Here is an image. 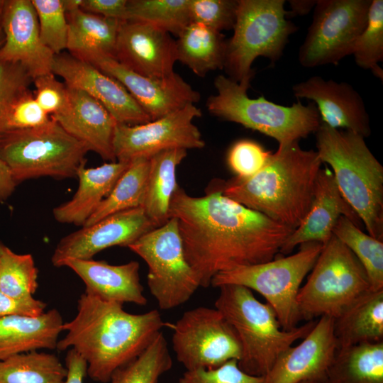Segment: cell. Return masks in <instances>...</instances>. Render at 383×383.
I'll return each mask as SVG.
<instances>
[{
    "instance_id": "ba28073f",
    "label": "cell",
    "mask_w": 383,
    "mask_h": 383,
    "mask_svg": "<svg viewBox=\"0 0 383 383\" xmlns=\"http://www.w3.org/2000/svg\"><path fill=\"white\" fill-rule=\"evenodd\" d=\"M88 152L52 117L38 127L0 134V155L17 184L40 177H76Z\"/></svg>"
},
{
    "instance_id": "9a60e30c",
    "label": "cell",
    "mask_w": 383,
    "mask_h": 383,
    "mask_svg": "<svg viewBox=\"0 0 383 383\" xmlns=\"http://www.w3.org/2000/svg\"><path fill=\"white\" fill-rule=\"evenodd\" d=\"M156 228L141 207L110 215L63 237L51 257L53 266L63 267L69 260H89L112 246L127 247Z\"/></svg>"
},
{
    "instance_id": "9c48e42d",
    "label": "cell",
    "mask_w": 383,
    "mask_h": 383,
    "mask_svg": "<svg viewBox=\"0 0 383 383\" xmlns=\"http://www.w3.org/2000/svg\"><path fill=\"white\" fill-rule=\"evenodd\" d=\"M323 246L316 242L301 244L295 254L221 272L212 278L211 284L218 288L235 284L256 291L273 309L282 328L292 330L301 321L296 301L301 284Z\"/></svg>"
},
{
    "instance_id": "8992f818",
    "label": "cell",
    "mask_w": 383,
    "mask_h": 383,
    "mask_svg": "<svg viewBox=\"0 0 383 383\" xmlns=\"http://www.w3.org/2000/svg\"><path fill=\"white\" fill-rule=\"evenodd\" d=\"M216 94L206 102L208 111L223 120L239 123L276 140L279 147L299 142L316 133L321 124L313 103L285 106L263 96L248 97L249 88L220 74L214 80Z\"/></svg>"
},
{
    "instance_id": "d6a6232c",
    "label": "cell",
    "mask_w": 383,
    "mask_h": 383,
    "mask_svg": "<svg viewBox=\"0 0 383 383\" xmlns=\"http://www.w3.org/2000/svg\"><path fill=\"white\" fill-rule=\"evenodd\" d=\"M67 374L55 355L38 350L0 360V383H65Z\"/></svg>"
},
{
    "instance_id": "f907efd6",
    "label": "cell",
    "mask_w": 383,
    "mask_h": 383,
    "mask_svg": "<svg viewBox=\"0 0 383 383\" xmlns=\"http://www.w3.org/2000/svg\"><path fill=\"white\" fill-rule=\"evenodd\" d=\"M290 11H287V18L308 14L314 8L316 1L314 0H289Z\"/></svg>"
},
{
    "instance_id": "52a82bcc",
    "label": "cell",
    "mask_w": 383,
    "mask_h": 383,
    "mask_svg": "<svg viewBox=\"0 0 383 383\" xmlns=\"http://www.w3.org/2000/svg\"><path fill=\"white\" fill-rule=\"evenodd\" d=\"M284 4V0H238L223 67L230 79L249 88L257 57H267L272 63L280 59L289 37L298 28L287 19Z\"/></svg>"
},
{
    "instance_id": "e0dca14e",
    "label": "cell",
    "mask_w": 383,
    "mask_h": 383,
    "mask_svg": "<svg viewBox=\"0 0 383 383\" xmlns=\"http://www.w3.org/2000/svg\"><path fill=\"white\" fill-rule=\"evenodd\" d=\"M91 64L118 81L151 121L200 99L199 93L175 72L163 78L148 77L107 56L99 57Z\"/></svg>"
},
{
    "instance_id": "5bb4252c",
    "label": "cell",
    "mask_w": 383,
    "mask_h": 383,
    "mask_svg": "<svg viewBox=\"0 0 383 383\" xmlns=\"http://www.w3.org/2000/svg\"><path fill=\"white\" fill-rule=\"evenodd\" d=\"M201 109L188 104L148 123L128 126L117 123L113 136L116 161L129 162L137 157L150 158L161 151L174 149H201L205 146L195 118Z\"/></svg>"
},
{
    "instance_id": "7c38bea8",
    "label": "cell",
    "mask_w": 383,
    "mask_h": 383,
    "mask_svg": "<svg viewBox=\"0 0 383 383\" xmlns=\"http://www.w3.org/2000/svg\"><path fill=\"white\" fill-rule=\"evenodd\" d=\"M371 0H318L313 21L299 51V62L307 68L337 65L352 55L366 27Z\"/></svg>"
},
{
    "instance_id": "6da1fadb",
    "label": "cell",
    "mask_w": 383,
    "mask_h": 383,
    "mask_svg": "<svg viewBox=\"0 0 383 383\" xmlns=\"http://www.w3.org/2000/svg\"><path fill=\"white\" fill-rule=\"evenodd\" d=\"M223 183L197 197L178 186L170 201L186 259L205 288L221 272L273 260L294 231L225 196Z\"/></svg>"
},
{
    "instance_id": "44dd1931",
    "label": "cell",
    "mask_w": 383,
    "mask_h": 383,
    "mask_svg": "<svg viewBox=\"0 0 383 383\" xmlns=\"http://www.w3.org/2000/svg\"><path fill=\"white\" fill-rule=\"evenodd\" d=\"M294 96L316 105L321 123L362 135L371 134L370 117L359 93L347 82L313 76L292 87Z\"/></svg>"
},
{
    "instance_id": "74e56055",
    "label": "cell",
    "mask_w": 383,
    "mask_h": 383,
    "mask_svg": "<svg viewBox=\"0 0 383 383\" xmlns=\"http://www.w3.org/2000/svg\"><path fill=\"white\" fill-rule=\"evenodd\" d=\"M357 66L370 70L382 81L383 70V1L372 0L366 27L357 39L353 54Z\"/></svg>"
},
{
    "instance_id": "bcb514c9",
    "label": "cell",
    "mask_w": 383,
    "mask_h": 383,
    "mask_svg": "<svg viewBox=\"0 0 383 383\" xmlns=\"http://www.w3.org/2000/svg\"><path fill=\"white\" fill-rule=\"evenodd\" d=\"M45 308V303L33 296L16 299L0 290V318L13 315L37 316L43 313Z\"/></svg>"
},
{
    "instance_id": "cb8c5ba5",
    "label": "cell",
    "mask_w": 383,
    "mask_h": 383,
    "mask_svg": "<svg viewBox=\"0 0 383 383\" xmlns=\"http://www.w3.org/2000/svg\"><path fill=\"white\" fill-rule=\"evenodd\" d=\"M64 266L73 270L84 282L86 293L121 304H147L136 261L115 265L93 259H73L67 260Z\"/></svg>"
},
{
    "instance_id": "e575fe53",
    "label": "cell",
    "mask_w": 383,
    "mask_h": 383,
    "mask_svg": "<svg viewBox=\"0 0 383 383\" xmlns=\"http://www.w3.org/2000/svg\"><path fill=\"white\" fill-rule=\"evenodd\" d=\"M172 365L167 341L160 332L138 357L117 369L109 382L157 383Z\"/></svg>"
},
{
    "instance_id": "ab89813d",
    "label": "cell",
    "mask_w": 383,
    "mask_h": 383,
    "mask_svg": "<svg viewBox=\"0 0 383 383\" xmlns=\"http://www.w3.org/2000/svg\"><path fill=\"white\" fill-rule=\"evenodd\" d=\"M43 44L54 55L67 49L68 21L62 0H31Z\"/></svg>"
},
{
    "instance_id": "ffe728a7",
    "label": "cell",
    "mask_w": 383,
    "mask_h": 383,
    "mask_svg": "<svg viewBox=\"0 0 383 383\" xmlns=\"http://www.w3.org/2000/svg\"><path fill=\"white\" fill-rule=\"evenodd\" d=\"M333 323L331 317H320L299 345H292L279 357L264 376V383L323 382L338 350Z\"/></svg>"
},
{
    "instance_id": "603a6c76",
    "label": "cell",
    "mask_w": 383,
    "mask_h": 383,
    "mask_svg": "<svg viewBox=\"0 0 383 383\" xmlns=\"http://www.w3.org/2000/svg\"><path fill=\"white\" fill-rule=\"evenodd\" d=\"M68 103L60 113L50 116L89 151L103 160L116 161L113 136L117 124L108 110L84 91L67 87Z\"/></svg>"
},
{
    "instance_id": "f6af8a7d",
    "label": "cell",
    "mask_w": 383,
    "mask_h": 383,
    "mask_svg": "<svg viewBox=\"0 0 383 383\" xmlns=\"http://www.w3.org/2000/svg\"><path fill=\"white\" fill-rule=\"evenodd\" d=\"M33 79L19 64L0 61V110L14 96L29 89Z\"/></svg>"
},
{
    "instance_id": "db71d44e",
    "label": "cell",
    "mask_w": 383,
    "mask_h": 383,
    "mask_svg": "<svg viewBox=\"0 0 383 383\" xmlns=\"http://www.w3.org/2000/svg\"><path fill=\"white\" fill-rule=\"evenodd\" d=\"M299 383H323V382L320 381H317V380H305V381L300 382Z\"/></svg>"
},
{
    "instance_id": "d4e9b609",
    "label": "cell",
    "mask_w": 383,
    "mask_h": 383,
    "mask_svg": "<svg viewBox=\"0 0 383 383\" xmlns=\"http://www.w3.org/2000/svg\"><path fill=\"white\" fill-rule=\"evenodd\" d=\"M60 313L50 309L37 316L13 315L0 318V360L11 356L57 348L63 331Z\"/></svg>"
},
{
    "instance_id": "7dc6e473",
    "label": "cell",
    "mask_w": 383,
    "mask_h": 383,
    "mask_svg": "<svg viewBox=\"0 0 383 383\" xmlns=\"http://www.w3.org/2000/svg\"><path fill=\"white\" fill-rule=\"evenodd\" d=\"M128 0H83L81 9L103 17L127 20Z\"/></svg>"
},
{
    "instance_id": "2e32d148",
    "label": "cell",
    "mask_w": 383,
    "mask_h": 383,
    "mask_svg": "<svg viewBox=\"0 0 383 383\" xmlns=\"http://www.w3.org/2000/svg\"><path fill=\"white\" fill-rule=\"evenodd\" d=\"M52 72L67 87L82 90L99 101L117 123L134 126L151 121L118 81L89 62L62 52L55 55Z\"/></svg>"
},
{
    "instance_id": "11a10c76",
    "label": "cell",
    "mask_w": 383,
    "mask_h": 383,
    "mask_svg": "<svg viewBox=\"0 0 383 383\" xmlns=\"http://www.w3.org/2000/svg\"><path fill=\"white\" fill-rule=\"evenodd\" d=\"M2 247H3V244H1V243H0V252H1V250Z\"/></svg>"
},
{
    "instance_id": "8d00e7d4",
    "label": "cell",
    "mask_w": 383,
    "mask_h": 383,
    "mask_svg": "<svg viewBox=\"0 0 383 383\" xmlns=\"http://www.w3.org/2000/svg\"><path fill=\"white\" fill-rule=\"evenodd\" d=\"M38 271L30 254H17L3 245L0 252V290L6 295L24 299L36 292Z\"/></svg>"
},
{
    "instance_id": "b9f144b4",
    "label": "cell",
    "mask_w": 383,
    "mask_h": 383,
    "mask_svg": "<svg viewBox=\"0 0 383 383\" xmlns=\"http://www.w3.org/2000/svg\"><path fill=\"white\" fill-rule=\"evenodd\" d=\"M272 152L250 140H240L234 143L228 153V164L240 178L250 177L267 163Z\"/></svg>"
},
{
    "instance_id": "1f68e13d",
    "label": "cell",
    "mask_w": 383,
    "mask_h": 383,
    "mask_svg": "<svg viewBox=\"0 0 383 383\" xmlns=\"http://www.w3.org/2000/svg\"><path fill=\"white\" fill-rule=\"evenodd\" d=\"M150 158L137 157L131 161L110 194L83 226L91 225L110 215L143 206L148 177Z\"/></svg>"
},
{
    "instance_id": "7a4b0ae2",
    "label": "cell",
    "mask_w": 383,
    "mask_h": 383,
    "mask_svg": "<svg viewBox=\"0 0 383 383\" xmlns=\"http://www.w3.org/2000/svg\"><path fill=\"white\" fill-rule=\"evenodd\" d=\"M167 325L156 309L130 313L123 304L84 292L77 301L76 316L63 324L67 334L58 340L57 349H74L86 361L87 374L94 381L106 383L117 369L138 357Z\"/></svg>"
},
{
    "instance_id": "5b68a950",
    "label": "cell",
    "mask_w": 383,
    "mask_h": 383,
    "mask_svg": "<svg viewBox=\"0 0 383 383\" xmlns=\"http://www.w3.org/2000/svg\"><path fill=\"white\" fill-rule=\"evenodd\" d=\"M218 288L215 308L235 329L242 349L238 363L250 374L264 377L279 357L297 340L305 338L316 323L310 321L292 330H284L273 309L259 301L252 290L235 284Z\"/></svg>"
},
{
    "instance_id": "836d02e7",
    "label": "cell",
    "mask_w": 383,
    "mask_h": 383,
    "mask_svg": "<svg viewBox=\"0 0 383 383\" xmlns=\"http://www.w3.org/2000/svg\"><path fill=\"white\" fill-rule=\"evenodd\" d=\"M333 235L345 244L363 267L370 289H383V241L364 233L348 218L341 216Z\"/></svg>"
},
{
    "instance_id": "4fadbf2b",
    "label": "cell",
    "mask_w": 383,
    "mask_h": 383,
    "mask_svg": "<svg viewBox=\"0 0 383 383\" xmlns=\"http://www.w3.org/2000/svg\"><path fill=\"white\" fill-rule=\"evenodd\" d=\"M167 326L173 331V350L186 370L213 369L241 357L235 329L216 308L187 311L175 323Z\"/></svg>"
},
{
    "instance_id": "4dcf8cb0",
    "label": "cell",
    "mask_w": 383,
    "mask_h": 383,
    "mask_svg": "<svg viewBox=\"0 0 383 383\" xmlns=\"http://www.w3.org/2000/svg\"><path fill=\"white\" fill-rule=\"evenodd\" d=\"M323 383H383V341L338 349Z\"/></svg>"
},
{
    "instance_id": "3957f363",
    "label": "cell",
    "mask_w": 383,
    "mask_h": 383,
    "mask_svg": "<svg viewBox=\"0 0 383 383\" xmlns=\"http://www.w3.org/2000/svg\"><path fill=\"white\" fill-rule=\"evenodd\" d=\"M321 161L299 142L279 147L255 174L224 181L225 196L292 229L307 213Z\"/></svg>"
},
{
    "instance_id": "277c9868",
    "label": "cell",
    "mask_w": 383,
    "mask_h": 383,
    "mask_svg": "<svg viewBox=\"0 0 383 383\" xmlns=\"http://www.w3.org/2000/svg\"><path fill=\"white\" fill-rule=\"evenodd\" d=\"M315 133L318 157L332 168L343 196L368 234L383 241L382 165L359 134L322 123Z\"/></svg>"
},
{
    "instance_id": "f1b7e54d",
    "label": "cell",
    "mask_w": 383,
    "mask_h": 383,
    "mask_svg": "<svg viewBox=\"0 0 383 383\" xmlns=\"http://www.w3.org/2000/svg\"><path fill=\"white\" fill-rule=\"evenodd\" d=\"M187 156V150L169 149L150 157L146 192L142 209L151 223L157 228L170 218L172 196L178 187L177 166Z\"/></svg>"
},
{
    "instance_id": "30bf717a",
    "label": "cell",
    "mask_w": 383,
    "mask_h": 383,
    "mask_svg": "<svg viewBox=\"0 0 383 383\" xmlns=\"http://www.w3.org/2000/svg\"><path fill=\"white\" fill-rule=\"evenodd\" d=\"M370 289L367 274L351 250L333 235L323 246L296 301L301 321L336 318Z\"/></svg>"
},
{
    "instance_id": "8fae6325",
    "label": "cell",
    "mask_w": 383,
    "mask_h": 383,
    "mask_svg": "<svg viewBox=\"0 0 383 383\" xmlns=\"http://www.w3.org/2000/svg\"><path fill=\"white\" fill-rule=\"evenodd\" d=\"M128 248L148 265V285L162 310L187 302L200 287L187 262L176 218L145 233Z\"/></svg>"
},
{
    "instance_id": "7402d4cb",
    "label": "cell",
    "mask_w": 383,
    "mask_h": 383,
    "mask_svg": "<svg viewBox=\"0 0 383 383\" xmlns=\"http://www.w3.org/2000/svg\"><path fill=\"white\" fill-rule=\"evenodd\" d=\"M351 221L358 228L363 223L343 196L333 172L327 167L317 176L311 206L301 224L282 245L279 253L287 255L301 244L316 242L325 245L333 236V229L341 217Z\"/></svg>"
},
{
    "instance_id": "ee69618b",
    "label": "cell",
    "mask_w": 383,
    "mask_h": 383,
    "mask_svg": "<svg viewBox=\"0 0 383 383\" xmlns=\"http://www.w3.org/2000/svg\"><path fill=\"white\" fill-rule=\"evenodd\" d=\"M35 99L40 108L50 116L62 112L68 103V89L52 73L45 74L33 79Z\"/></svg>"
},
{
    "instance_id": "60d3db41",
    "label": "cell",
    "mask_w": 383,
    "mask_h": 383,
    "mask_svg": "<svg viewBox=\"0 0 383 383\" xmlns=\"http://www.w3.org/2000/svg\"><path fill=\"white\" fill-rule=\"evenodd\" d=\"M238 0H189L191 22L215 30L233 29Z\"/></svg>"
},
{
    "instance_id": "ac0fdd59",
    "label": "cell",
    "mask_w": 383,
    "mask_h": 383,
    "mask_svg": "<svg viewBox=\"0 0 383 383\" xmlns=\"http://www.w3.org/2000/svg\"><path fill=\"white\" fill-rule=\"evenodd\" d=\"M114 58L141 75L163 78L174 73L177 61L176 40L152 24L133 20L119 25Z\"/></svg>"
},
{
    "instance_id": "f5cc1de1",
    "label": "cell",
    "mask_w": 383,
    "mask_h": 383,
    "mask_svg": "<svg viewBox=\"0 0 383 383\" xmlns=\"http://www.w3.org/2000/svg\"><path fill=\"white\" fill-rule=\"evenodd\" d=\"M5 0H0V48L3 45L5 40V35L3 26V15L4 9Z\"/></svg>"
},
{
    "instance_id": "681fc988",
    "label": "cell",
    "mask_w": 383,
    "mask_h": 383,
    "mask_svg": "<svg viewBox=\"0 0 383 383\" xmlns=\"http://www.w3.org/2000/svg\"><path fill=\"white\" fill-rule=\"evenodd\" d=\"M16 185L9 167L0 155V203L13 194Z\"/></svg>"
},
{
    "instance_id": "f546056e",
    "label": "cell",
    "mask_w": 383,
    "mask_h": 383,
    "mask_svg": "<svg viewBox=\"0 0 383 383\" xmlns=\"http://www.w3.org/2000/svg\"><path fill=\"white\" fill-rule=\"evenodd\" d=\"M177 61L196 75L224 67L226 42L221 32L191 22L177 35Z\"/></svg>"
},
{
    "instance_id": "4316f807",
    "label": "cell",
    "mask_w": 383,
    "mask_h": 383,
    "mask_svg": "<svg viewBox=\"0 0 383 383\" xmlns=\"http://www.w3.org/2000/svg\"><path fill=\"white\" fill-rule=\"evenodd\" d=\"M338 348L383 341V289L368 290L334 319Z\"/></svg>"
},
{
    "instance_id": "f35d334b",
    "label": "cell",
    "mask_w": 383,
    "mask_h": 383,
    "mask_svg": "<svg viewBox=\"0 0 383 383\" xmlns=\"http://www.w3.org/2000/svg\"><path fill=\"white\" fill-rule=\"evenodd\" d=\"M50 118L28 89L14 96L0 110V134L38 127Z\"/></svg>"
},
{
    "instance_id": "816d5d0a",
    "label": "cell",
    "mask_w": 383,
    "mask_h": 383,
    "mask_svg": "<svg viewBox=\"0 0 383 383\" xmlns=\"http://www.w3.org/2000/svg\"><path fill=\"white\" fill-rule=\"evenodd\" d=\"M63 7L67 13L74 12L81 9L83 0H62Z\"/></svg>"
},
{
    "instance_id": "d590c367",
    "label": "cell",
    "mask_w": 383,
    "mask_h": 383,
    "mask_svg": "<svg viewBox=\"0 0 383 383\" xmlns=\"http://www.w3.org/2000/svg\"><path fill=\"white\" fill-rule=\"evenodd\" d=\"M127 20L145 22L178 35L191 23L189 0H128Z\"/></svg>"
},
{
    "instance_id": "484cf974",
    "label": "cell",
    "mask_w": 383,
    "mask_h": 383,
    "mask_svg": "<svg viewBox=\"0 0 383 383\" xmlns=\"http://www.w3.org/2000/svg\"><path fill=\"white\" fill-rule=\"evenodd\" d=\"M129 163L115 161L91 168L82 165L77 172V190L70 201L53 209L55 219L60 223L83 226L110 194Z\"/></svg>"
},
{
    "instance_id": "d6986e66",
    "label": "cell",
    "mask_w": 383,
    "mask_h": 383,
    "mask_svg": "<svg viewBox=\"0 0 383 383\" xmlns=\"http://www.w3.org/2000/svg\"><path fill=\"white\" fill-rule=\"evenodd\" d=\"M3 26L0 61L21 65L33 79L52 72L55 55L41 40L31 0H5Z\"/></svg>"
},
{
    "instance_id": "7bdbcfd3",
    "label": "cell",
    "mask_w": 383,
    "mask_h": 383,
    "mask_svg": "<svg viewBox=\"0 0 383 383\" xmlns=\"http://www.w3.org/2000/svg\"><path fill=\"white\" fill-rule=\"evenodd\" d=\"M179 383H264V377L245 372L231 360L213 369L186 370Z\"/></svg>"
},
{
    "instance_id": "83f0119b",
    "label": "cell",
    "mask_w": 383,
    "mask_h": 383,
    "mask_svg": "<svg viewBox=\"0 0 383 383\" xmlns=\"http://www.w3.org/2000/svg\"><path fill=\"white\" fill-rule=\"evenodd\" d=\"M67 50L73 57L91 63L99 57L114 58L118 30L121 21L79 9L67 13Z\"/></svg>"
},
{
    "instance_id": "c3c4849f",
    "label": "cell",
    "mask_w": 383,
    "mask_h": 383,
    "mask_svg": "<svg viewBox=\"0 0 383 383\" xmlns=\"http://www.w3.org/2000/svg\"><path fill=\"white\" fill-rule=\"evenodd\" d=\"M65 366L67 374L65 383H83L87 374V362L74 349L68 350L65 358Z\"/></svg>"
}]
</instances>
